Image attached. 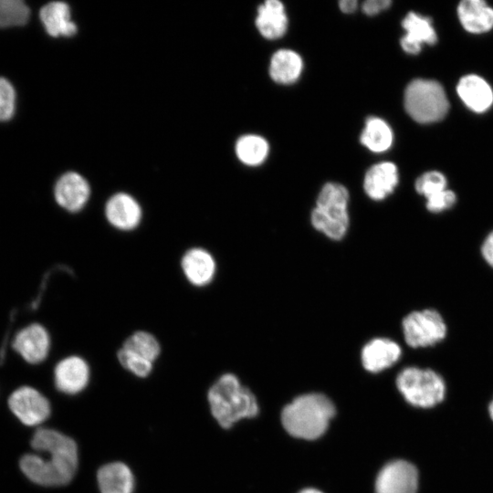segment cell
Masks as SVG:
<instances>
[{"instance_id":"1","label":"cell","mask_w":493,"mask_h":493,"mask_svg":"<svg viewBox=\"0 0 493 493\" xmlns=\"http://www.w3.org/2000/svg\"><path fill=\"white\" fill-rule=\"evenodd\" d=\"M31 447L40 454L24 455L19 466L32 482L44 487L68 484L78 468V446L69 436L50 428H39L32 436Z\"/></svg>"},{"instance_id":"2","label":"cell","mask_w":493,"mask_h":493,"mask_svg":"<svg viewBox=\"0 0 493 493\" xmlns=\"http://www.w3.org/2000/svg\"><path fill=\"white\" fill-rule=\"evenodd\" d=\"M207 398L214 418L226 429L258 413L253 393L241 384L237 376L230 372L222 374L215 382L208 391Z\"/></svg>"},{"instance_id":"3","label":"cell","mask_w":493,"mask_h":493,"mask_svg":"<svg viewBox=\"0 0 493 493\" xmlns=\"http://www.w3.org/2000/svg\"><path fill=\"white\" fill-rule=\"evenodd\" d=\"M335 414L333 403L322 393H306L284 407L281 421L292 436L312 440L326 431Z\"/></svg>"},{"instance_id":"4","label":"cell","mask_w":493,"mask_h":493,"mask_svg":"<svg viewBox=\"0 0 493 493\" xmlns=\"http://www.w3.org/2000/svg\"><path fill=\"white\" fill-rule=\"evenodd\" d=\"M349 199V192L342 184H325L310 212L312 228L331 241L344 239L351 225Z\"/></svg>"},{"instance_id":"5","label":"cell","mask_w":493,"mask_h":493,"mask_svg":"<svg viewBox=\"0 0 493 493\" xmlns=\"http://www.w3.org/2000/svg\"><path fill=\"white\" fill-rule=\"evenodd\" d=\"M404 107L415 121L430 123L442 120L449 106L446 92L437 81L419 79L408 84Z\"/></svg>"},{"instance_id":"6","label":"cell","mask_w":493,"mask_h":493,"mask_svg":"<svg viewBox=\"0 0 493 493\" xmlns=\"http://www.w3.org/2000/svg\"><path fill=\"white\" fill-rule=\"evenodd\" d=\"M396 386L408 403L424 408L440 403L446 393L445 382L437 372L415 366L405 367L398 373Z\"/></svg>"},{"instance_id":"7","label":"cell","mask_w":493,"mask_h":493,"mask_svg":"<svg viewBox=\"0 0 493 493\" xmlns=\"http://www.w3.org/2000/svg\"><path fill=\"white\" fill-rule=\"evenodd\" d=\"M402 333L411 348H427L442 341L447 333L443 316L435 309H423L407 313L402 320Z\"/></svg>"},{"instance_id":"8","label":"cell","mask_w":493,"mask_h":493,"mask_svg":"<svg viewBox=\"0 0 493 493\" xmlns=\"http://www.w3.org/2000/svg\"><path fill=\"white\" fill-rule=\"evenodd\" d=\"M8 405L20 422L28 426L44 423L51 412L49 401L31 386L15 390L8 398Z\"/></svg>"},{"instance_id":"9","label":"cell","mask_w":493,"mask_h":493,"mask_svg":"<svg viewBox=\"0 0 493 493\" xmlns=\"http://www.w3.org/2000/svg\"><path fill=\"white\" fill-rule=\"evenodd\" d=\"M51 338L45 326L38 322L30 323L20 329L12 341V348L30 364L44 362L50 351Z\"/></svg>"},{"instance_id":"10","label":"cell","mask_w":493,"mask_h":493,"mask_svg":"<svg viewBox=\"0 0 493 493\" xmlns=\"http://www.w3.org/2000/svg\"><path fill=\"white\" fill-rule=\"evenodd\" d=\"M418 472L405 460L385 465L376 478L375 493H416Z\"/></svg>"},{"instance_id":"11","label":"cell","mask_w":493,"mask_h":493,"mask_svg":"<svg viewBox=\"0 0 493 493\" xmlns=\"http://www.w3.org/2000/svg\"><path fill=\"white\" fill-rule=\"evenodd\" d=\"M90 378L89 365L79 355L61 359L54 369V383L58 391L67 394H77L83 391Z\"/></svg>"},{"instance_id":"12","label":"cell","mask_w":493,"mask_h":493,"mask_svg":"<svg viewBox=\"0 0 493 493\" xmlns=\"http://www.w3.org/2000/svg\"><path fill=\"white\" fill-rule=\"evenodd\" d=\"M402 356L400 344L388 337H374L361 350L362 367L370 372H383L395 364Z\"/></svg>"},{"instance_id":"13","label":"cell","mask_w":493,"mask_h":493,"mask_svg":"<svg viewBox=\"0 0 493 493\" xmlns=\"http://www.w3.org/2000/svg\"><path fill=\"white\" fill-rule=\"evenodd\" d=\"M105 217L115 229L130 232L136 229L142 219V209L138 201L126 193H118L105 205Z\"/></svg>"},{"instance_id":"14","label":"cell","mask_w":493,"mask_h":493,"mask_svg":"<svg viewBox=\"0 0 493 493\" xmlns=\"http://www.w3.org/2000/svg\"><path fill=\"white\" fill-rule=\"evenodd\" d=\"M180 265L187 281L198 288L208 286L214 280L217 270L215 257L201 246L187 249L181 258Z\"/></svg>"},{"instance_id":"15","label":"cell","mask_w":493,"mask_h":493,"mask_svg":"<svg viewBox=\"0 0 493 493\" xmlns=\"http://www.w3.org/2000/svg\"><path fill=\"white\" fill-rule=\"evenodd\" d=\"M54 196L57 204L64 210L78 213L85 207L90 197V186L83 176L69 172L56 183Z\"/></svg>"},{"instance_id":"16","label":"cell","mask_w":493,"mask_h":493,"mask_svg":"<svg viewBox=\"0 0 493 493\" xmlns=\"http://www.w3.org/2000/svg\"><path fill=\"white\" fill-rule=\"evenodd\" d=\"M402 26L406 33L400 43L408 54L419 53L423 44L433 45L436 42V34L428 17L410 12L402 21Z\"/></svg>"},{"instance_id":"17","label":"cell","mask_w":493,"mask_h":493,"mask_svg":"<svg viewBox=\"0 0 493 493\" xmlns=\"http://www.w3.org/2000/svg\"><path fill=\"white\" fill-rule=\"evenodd\" d=\"M397 184V168L390 162L372 166L365 173L363 180L364 192L373 201H382L388 197Z\"/></svg>"},{"instance_id":"18","label":"cell","mask_w":493,"mask_h":493,"mask_svg":"<svg viewBox=\"0 0 493 493\" xmlns=\"http://www.w3.org/2000/svg\"><path fill=\"white\" fill-rule=\"evenodd\" d=\"M456 90L462 101L473 111L484 112L493 103V90L479 76L463 77L457 84Z\"/></svg>"},{"instance_id":"19","label":"cell","mask_w":493,"mask_h":493,"mask_svg":"<svg viewBox=\"0 0 493 493\" xmlns=\"http://www.w3.org/2000/svg\"><path fill=\"white\" fill-rule=\"evenodd\" d=\"M97 481L100 493H132L134 489L133 474L121 462H111L100 467Z\"/></svg>"},{"instance_id":"20","label":"cell","mask_w":493,"mask_h":493,"mask_svg":"<svg viewBox=\"0 0 493 493\" xmlns=\"http://www.w3.org/2000/svg\"><path fill=\"white\" fill-rule=\"evenodd\" d=\"M463 27L473 34H481L493 27V8L482 0H464L457 7Z\"/></svg>"},{"instance_id":"21","label":"cell","mask_w":493,"mask_h":493,"mask_svg":"<svg viewBox=\"0 0 493 493\" xmlns=\"http://www.w3.org/2000/svg\"><path fill=\"white\" fill-rule=\"evenodd\" d=\"M256 26L267 39L281 37L288 27L284 5L278 0H267L258 6Z\"/></svg>"},{"instance_id":"22","label":"cell","mask_w":493,"mask_h":493,"mask_svg":"<svg viewBox=\"0 0 493 493\" xmlns=\"http://www.w3.org/2000/svg\"><path fill=\"white\" fill-rule=\"evenodd\" d=\"M40 19L52 37H71L77 32V26L70 19L69 6L66 3H48L41 8Z\"/></svg>"},{"instance_id":"23","label":"cell","mask_w":493,"mask_h":493,"mask_svg":"<svg viewBox=\"0 0 493 493\" xmlns=\"http://www.w3.org/2000/svg\"><path fill=\"white\" fill-rule=\"evenodd\" d=\"M302 65L299 54L292 50L280 49L271 58L269 74L276 82L290 84L299 79Z\"/></svg>"},{"instance_id":"24","label":"cell","mask_w":493,"mask_h":493,"mask_svg":"<svg viewBox=\"0 0 493 493\" xmlns=\"http://www.w3.org/2000/svg\"><path fill=\"white\" fill-rule=\"evenodd\" d=\"M361 142L372 152H383L392 145L393 131L383 120L370 117L361 135Z\"/></svg>"},{"instance_id":"25","label":"cell","mask_w":493,"mask_h":493,"mask_svg":"<svg viewBox=\"0 0 493 493\" xmlns=\"http://www.w3.org/2000/svg\"><path fill=\"white\" fill-rule=\"evenodd\" d=\"M238 159L247 165H258L264 162L268 152L267 141L257 135L241 137L236 145Z\"/></svg>"},{"instance_id":"26","label":"cell","mask_w":493,"mask_h":493,"mask_svg":"<svg viewBox=\"0 0 493 493\" xmlns=\"http://www.w3.org/2000/svg\"><path fill=\"white\" fill-rule=\"evenodd\" d=\"M125 349L154 362L161 353V344L149 331L136 330L126 338L122 346Z\"/></svg>"},{"instance_id":"27","label":"cell","mask_w":493,"mask_h":493,"mask_svg":"<svg viewBox=\"0 0 493 493\" xmlns=\"http://www.w3.org/2000/svg\"><path fill=\"white\" fill-rule=\"evenodd\" d=\"M29 8L21 0H0V27L20 26L26 23Z\"/></svg>"},{"instance_id":"28","label":"cell","mask_w":493,"mask_h":493,"mask_svg":"<svg viewBox=\"0 0 493 493\" xmlns=\"http://www.w3.org/2000/svg\"><path fill=\"white\" fill-rule=\"evenodd\" d=\"M117 359L123 368L137 377H147L152 371V362L123 347L119 349Z\"/></svg>"},{"instance_id":"29","label":"cell","mask_w":493,"mask_h":493,"mask_svg":"<svg viewBox=\"0 0 493 493\" xmlns=\"http://www.w3.org/2000/svg\"><path fill=\"white\" fill-rule=\"evenodd\" d=\"M414 188L427 200L447 189L446 179L437 171L426 172L416 179Z\"/></svg>"},{"instance_id":"30","label":"cell","mask_w":493,"mask_h":493,"mask_svg":"<svg viewBox=\"0 0 493 493\" xmlns=\"http://www.w3.org/2000/svg\"><path fill=\"white\" fill-rule=\"evenodd\" d=\"M16 94L5 79L0 78V121L9 120L15 111Z\"/></svg>"},{"instance_id":"31","label":"cell","mask_w":493,"mask_h":493,"mask_svg":"<svg viewBox=\"0 0 493 493\" xmlns=\"http://www.w3.org/2000/svg\"><path fill=\"white\" fill-rule=\"evenodd\" d=\"M456 202V194L446 189L426 200L425 206L429 212L440 213L451 208Z\"/></svg>"},{"instance_id":"32","label":"cell","mask_w":493,"mask_h":493,"mask_svg":"<svg viewBox=\"0 0 493 493\" xmlns=\"http://www.w3.org/2000/svg\"><path fill=\"white\" fill-rule=\"evenodd\" d=\"M391 5L389 0H367L362 4V10L368 16H373L386 9Z\"/></svg>"},{"instance_id":"33","label":"cell","mask_w":493,"mask_h":493,"mask_svg":"<svg viewBox=\"0 0 493 493\" xmlns=\"http://www.w3.org/2000/svg\"><path fill=\"white\" fill-rule=\"evenodd\" d=\"M481 255L485 261L493 267V230L486 236L482 243Z\"/></svg>"},{"instance_id":"34","label":"cell","mask_w":493,"mask_h":493,"mask_svg":"<svg viewBox=\"0 0 493 493\" xmlns=\"http://www.w3.org/2000/svg\"><path fill=\"white\" fill-rule=\"evenodd\" d=\"M340 8L344 13H351L357 7L356 0H342L339 2Z\"/></svg>"},{"instance_id":"35","label":"cell","mask_w":493,"mask_h":493,"mask_svg":"<svg viewBox=\"0 0 493 493\" xmlns=\"http://www.w3.org/2000/svg\"><path fill=\"white\" fill-rule=\"evenodd\" d=\"M299 493H323L316 488H305L302 489Z\"/></svg>"},{"instance_id":"36","label":"cell","mask_w":493,"mask_h":493,"mask_svg":"<svg viewBox=\"0 0 493 493\" xmlns=\"http://www.w3.org/2000/svg\"><path fill=\"white\" fill-rule=\"evenodd\" d=\"M488 410H489V414H490V416H491V418H492V420H493V400H492V402H491L490 404H489Z\"/></svg>"}]
</instances>
